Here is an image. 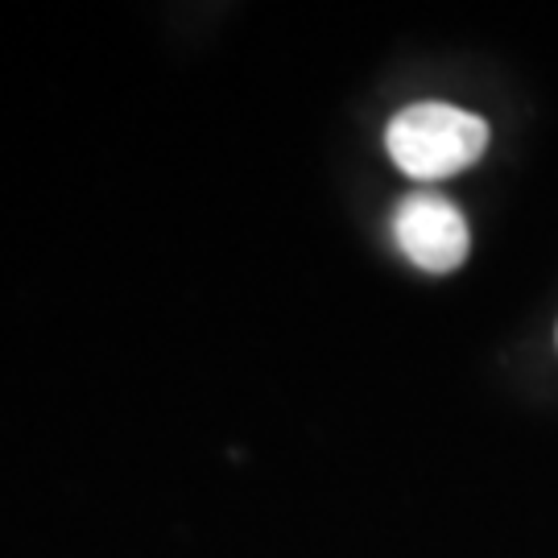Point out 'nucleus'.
Returning <instances> with one entry per match:
<instances>
[{
  "label": "nucleus",
  "instance_id": "nucleus-2",
  "mask_svg": "<svg viewBox=\"0 0 558 558\" xmlns=\"http://www.w3.org/2000/svg\"><path fill=\"white\" fill-rule=\"evenodd\" d=\"M389 223H393L398 248L418 265L422 274L442 278V274H456L468 260V248H472L468 220L439 191H410L405 199H398Z\"/></svg>",
  "mask_w": 558,
  "mask_h": 558
},
{
  "label": "nucleus",
  "instance_id": "nucleus-1",
  "mask_svg": "<svg viewBox=\"0 0 558 558\" xmlns=\"http://www.w3.org/2000/svg\"><path fill=\"white\" fill-rule=\"evenodd\" d=\"M488 120L456 104L422 100L401 108L385 129V149L401 174L414 182H439L476 166L488 149Z\"/></svg>",
  "mask_w": 558,
  "mask_h": 558
},
{
  "label": "nucleus",
  "instance_id": "nucleus-3",
  "mask_svg": "<svg viewBox=\"0 0 558 558\" xmlns=\"http://www.w3.org/2000/svg\"><path fill=\"white\" fill-rule=\"evenodd\" d=\"M555 339H558V331H555Z\"/></svg>",
  "mask_w": 558,
  "mask_h": 558
}]
</instances>
